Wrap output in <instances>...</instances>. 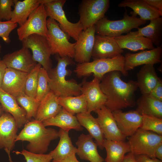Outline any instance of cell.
I'll return each mask as SVG.
<instances>
[{"instance_id":"cell-1","label":"cell","mask_w":162,"mask_h":162,"mask_svg":"<svg viewBox=\"0 0 162 162\" xmlns=\"http://www.w3.org/2000/svg\"><path fill=\"white\" fill-rule=\"evenodd\" d=\"M121 73L118 71H111L100 80V88L106 97L104 106L111 112L136 105L134 93L138 88L137 82L124 81Z\"/></svg>"},{"instance_id":"cell-2","label":"cell","mask_w":162,"mask_h":162,"mask_svg":"<svg viewBox=\"0 0 162 162\" xmlns=\"http://www.w3.org/2000/svg\"><path fill=\"white\" fill-rule=\"evenodd\" d=\"M56 55L57 66L47 71L50 90L58 97L80 95L82 83L78 84L73 80L66 79V76L71 73L70 70L67 69V66L74 64L75 62L70 58Z\"/></svg>"},{"instance_id":"cell-3","label":"cell","mask_w":162,"mask_h":162,"mask_svg":"<svg viewBox=\"0 0 162 162\" xmlns=\"http://www.w3.org/2000/svg\"><path fill=\"white\" fill-rule=\"evenodd\" d=\"M58 137L57 130L52 128H46L42 122L34 119L24 124L15 141H28L29 143L26 146L28 151L42 154L47 151L51 142Z\"/></svg>"},{"instance_id":"cell-4","label":"cell","mask_w":162,"mask_h":162,"mask_svg":"<svg viewBox=\"0 0 162 162\" xmlns=\"http://www.w3.org/2000/svg\"><path fill=\"white\" fill-rule=\"evenodd\" d=\"M114 71H120L124 76L128 75V71L124 68V57L122 55L112 58L95 59L78 63L74 71L78 77L93 74L100 80L105 74Z\"/></svg>"},{"instance_id":"cell-5","label":"cell","mask_w":162,"mask_h":162,"mask_svg":"<svg viewBox=\"0 0 162 162\" xmlns=\"http://www.w3.org/2000/svg\"><path fill=\"white\" fill-rule=\"evenodd\" d=\"M131 16L124 12L122 19L111 20L104 16L95 25V33L111 37L119 36L124 33H128L131 30L136 28L145 24L147 21L143 20L136 16L137 15L133 11L130 12Z\"/></svg>"},{"instance_id":"cell-6","label":"cell","mask_w":162,"mask_h":162,"mask_svg":"<svg viewBox=\"0 0 162 162\" xmlns=\"http://www.w3.org/2000/svg\"><path fill=\"white\" fill-rule=\"evenodd\" d=\"M47 33L45 37L51 49L52 55L57 54L61 57H74L75 43L69 40L70 37L61 30L59 24L49 17L47 20Z\"/></svg>"},{"instance_id":"cell-7","label":"cell","mask_w":162,"mask_h":162,"mask_svg":"<svg viewBox=\"0 0 162 162\" xmlns=\"http://www.w3.org/2000/svg\"><path fill=\"white\" fill-rule=\"evenodd\" d=\"M128 139L130 152L134 155H145L151 158H155L156 149L162 143V135L140 128Z\"/></svg>"},{"instance_id":"cell-8","label":"cell","mask_w":162,"mask_h":162,"mask_svg":"<svg viewBox=\"0 0 162 162\" xmlns=\"http://www.w3.org/2000/svg\"><path fill=\"white\" fill-rule=\"evenodd\" d=\"M66 1L52 0L44 5L47 17L56 20L62 30L76 41L83 28L79 20L73 23L67 19L63 8Z\"/></svg>"},{"instance_id":"cell-9","label":"cell","mask_w":162,"mask_h":162,"mask_svg":"<svg viewBox=\"0 0 162 162\" xmlns=\"http://www.w3.org/2000/svg\"><path fill=\"white\" fill-rule=\"evenodd\" d=\"M110 4L109 0H82L79 5L78 14L83 30L95 25L104 18Z\"/></svg>"},{"instance_id":"cell-10","label":"cell","mask_w":162,"mask_h":162,"mask_svg":"<svg viewBox=\"0 0 162 162\" xmlns=\"http://www.w3.org/2000/svg\"><path fill=\"white\" fill-rule=\"evenodd\" d=\"M22 46L30 49L34 60L47 71L52 68V55L50 46L45 37L38 34L31 35L22 41Z\"/></svg>"},{"instance_id":"cell-11","label":"cell","mask_w":162,"mask_h":162,"mask_svg":"<svg viewBox=\"0 0 162 162\" xmlns=\"http://www.w3.org/2000/svg\"><path fill=\"white\" fill-rule=\"evenodd\" d=\"M47 17L44 4H40L29 16L26 21L17 29L19 39H23L32 34L45 37L47 32Z\"/></svg>"},{"instance_id":"cell-12","label":"cell","mask_w":162,"mask_h":162,"mask_svg":"<svg viewBox=\"0 0 162 162\" xmlns=\"http://www.w3.org/2000/svg\"><path fill=\"white\" fill-rule=\"evenodd\" d=\"M100 80L94 76L91 81L86 79L82 83L81 94L84 95L87 103V112L91 113L95 112L105 105L106 97L102 91L100 86Z\"/></svg>"},{"instance_id":"cell-13","label":"cell","mask_w":162,"mask_h":162,"mask_svg":"<svg viewBox=\"0 0 162 162\" xmlns=\"http://www.w3.org/2000/svg\"><path fill=\"white\" fill-rule=\"evenodd\" d=\"M94 112L97 115L96 118L105 139L113 141H125L126 137L118 128L112 112L104 105Z\"/></svg>"},{"instance_id":"cell-14","label":"cell","mask_w":162,"mask_h":162,"mask_svg":"<svg viewBox=\"0 0 162 162\" xmlns=\"http://www.w3.org/2000/svg\"><path fill=\"white\" fill-rule=\"evenodd\" d=\"M2 60L7 68L27 73H29L37 64L29 49L23 46L18 50L5 55Z\"/></svg>"},{"instance_id":"cell-15","label":"cell","mask_w":162,"mask_h":162,"mask_svg":"<svg viewBox=\"0 0 162 162\" xmlns=\"http://www.w3.org/2000/svg\"><path fill=\"white\" fill-rule=\"evenodd\" d=\"M162 45L149 50L132 53L128 52L124 57V68L127 71L142 65L155 64L161 62Z\"/></svg>"},{"instance_id":"cell-16","label":"cell","mask_w":162,"mask_h":162,"mask_svg":"<svg viewBox=\"0 0 162 162\" xmlns=\"http://www.w3.org/2000/svg\"><path fill=\"white\" fill-rule=\"evenodd\" d=\"M28 73L7 68L0 88L16 98L25 94V85Z\"/></svg>"},{"instance_id":"cell-17","label":"cell","mask_w":162,"mask_h":162,"mask_svg":"<svg viewBox=\"0 0 162 162\" xmlns=\"http://www.w3.org/2000/svg\"><path fill=\"white\" fill-rule=\"evenodd\" d=\"M95 25L83 31L74 46V60L78 63L90 62L94 42Z\"/></svg>"},{"instance_id":"cell-18","label":"cell","mask_w":162,"mask_h":162,"mask_svg":"<svg viewBox=\"0 0 162 162\" xmlns=\"http://www.w3.org/2000/svg\"><path fill=\"white\" fill-rule=\"evenodd\" d=\"M123 49L112 37L97 34L92 53L94 59L112 58L122 55Z\"/></svg>"},{"instance_id":"cell-19","label":"cell","mask_w":162,"mask_h":162,"mask_svg":"<svg viewBox=\"0 0 162 162\" xmlns=\"http://www.w3.org/2000/svg\"><path fill=\"white\" fill-rule=\"evenodd\" d=\"M112 112L118 128L126 138L132 135L140 128L142 115L136 110L124 112L118 110Z\"/></svg>"},{"instance_id":"cell-20","label":"cell","mask_w":162,"mask_h":162,"mask_svg":"<svg viewBox=\"0 0 162 162\" xmlns=\"http://www.w3.org/2000/svg\"><path fill=\"white\" fill-rule=\"evenodd\" d=\"M18 127L13 117L3 113L0 116V148L11 151L14 148L17 136Z\"/></svg>"},{"instance_id":"cell-21","label":"cell","mask_w":162,"mask_h":162,"mask_svg":"<svg viewBox=\"0 0 162 162\" xmlns=\"http://www.w3.org/2000/svg\"><path fill=\"white\" fill-rule=\"evenodd\" d=\"M89 134H81L76 143L77 146L76 154L80 159L90 162H103L104 159L99 154L98 145Z\"/></svg>"},{"instance_id":"cell-22","label":"cell","mask_w":162,"mask_h":162,"mask_svg":"<svg viewBox=\"0 0 162 162\" xmlns=\"http://www.w3.org/2000/svg\"><path fill=\"white\" fill-rule=\"evenodd\" d=\"M52 0H14V9L11 18L12 22L21 26L26 21L30 14L40 4L50 2Z\"/></svg>"},{"instance_id":"cell-23","label":"cell","mask_w":162,"mask_h":162,"mask_svg":"<svg viewBox=\"0 0 162 162\" xmlns=\"http://www.w3.org/2000/svg\"><path fill=\"white\" fill-rule=\"evenodd\" d=\"M0 103L4 110L14 118L18 128H21L29 121L25 110L19 106L16 98L0 88Z\"/></svg>"},{"instance_id":"cell-24","label":"cell","mask_w":162,"mask_h":162,"mask_svg":"<svg viewBox=\"0 0 162 162\" xmlns=\"http://www.w3.org/2000/svg\"><path fill=\"white\" fill-rule=\"evenodd\" d=\"M112 38L122 49H126L135 52L147 49L152 50L155 48L147 38L136 36L135 31L130 32L126 35Z\"/></svg>"},{"instance_id":"cell-25","label":"cell","mask_w":162,"mask_h":162,"mask_svg":"<svg viewBox=\"0 0 162 162\" xmlns=\"http://www.w3.org/2000/svg\"><path fill=\"white\" fill-rule=\"evenodd\" d=\"M62 109L58 97L50 91L40 102L34 119L43 122L55 117Z\"/></svg>"},{"instance_id":"cell-26","label":"cell","mask_w":162,"mask_h":162,"mask_svg":"<svg viewBox=\"0 0 162 162\" xmlns=\"http://www.w3.org/2000/svg\"><path fill=\"white\" fill-rule=\"evenodd\" d=\"M118 6L130 8L143 20H150L162 16V11L150 5L144 0H124L118 4Z\"/></svg>"},{"instance_id":"cell-27","label":"cell","mask_w":162,"mask_h":162,"mask_svg":"<svg viewBox=\"0 0 162 162\" xmlns=\"http://www.w3.org/2000/svg\"><path fill=\"white\" fill-rule=\"evenodd\" d=\"M137 83L142 95H149L159 78L153 64L144 65L137 73Z\"/></svg>"},{"instance_id":"cell-28","label":"cell","mask_w":162,"mask_h":162,"mask_svg":"<svg viewBox=\"0 0 162 162\" xmlns=\"http://www.w3.org/2000/svg\"><path fill=\"white\" fill-rule=\"evenodd\" d=\"M60 140L56 147L49 154L52 162H61L67 157L76 154L77 148L73 145L69 132L60 128L58 131Z\"/></svg>"},{"instance_id":"cell-29","label":"cell","mask_w":162,"mask_h":162,"mask_svg":"<svg viewBox=\"0 0 162 162\" xmlns=\"http://www.w3.org/2000/svg\"><path fill=\"white\" fill-rule=\"evenodd\" d=\"M42 122L45 127L49 126H56L68 132L71 129L81 131L83 129L76 116L62 108L55 117Z\"/></svg>"},{"instance_id":"cell-30","label":"cell","mask_w":162,"mask_h":162,"mask_svg":"<svg viewBox=\"0 0 162 162\" xmlns=\"http://www.w3.org/2000/svg\"><path fill=\"white\" fill-rule=\"evenodd\" d=\"M76 117L81 126L85 127L95 139L98 146L100 149H103L105 138L96 118L88 112L78 114Z\"/></svg>"},{"instance_id":"cell-31","label":"cell","mask_w":162,"mask_h":162,"mask_svg":"<svg viewBox=\"0 0 162 162\" xmlns=\"http://www.w3.org/2000/svg\"><path fill=\"white\" fill-rule=\"evenodd\" d=\"M106 152L105 162H123L125 154L130 152L128 142L104 139L103 145Z\"/></svg>"},{"instance_id":"cell-32","label":"cell","mask_w":162,"mask_h":162,"mask_svg":"<svg viewBox=\"0 0 162 162\" xmlns=\"http://www.w3.org/2000/svg\"><path fill=\"white\" fill-rule=\"evenodd\" d=\"M136 110L140 115L153 116L162 118V101L149 95H142L136 102Z\"/></svg>"},{"instance_id":"cell-33","label":"cell","mask_w":162,"mask_h":162,"mask_svg":"<svg viewBox=\"0 0 162 162\" xmlns=\"http://www.w3.org/2000/svg\"><path fill=\"white\" fill-rule=\"evenodd\" d=\"M149 24L142 28L137 27L136 35L149 39L157 47L161 45L162 41V17H160L150 20Z\"/></svg>"},{"instance_id":"cell-34","label":"cell","mask_w":162,"mask_h":162,"mask_svg":"<svg viewBox=\"0 0 162 162\" xmlns=\"http://www.w3.org/2000/svg\"><path fill=\"white\" fill-rule=\"evenodd\" d=\"M58 100L62 108L73 115L87 111V103L82 94L76 96L58 97Z\"/></svg>"},{"instance_id":"cell-35","label":"cell","mask_w":162,"mask_h":162,"mask_svg":"<svg viewBox=\"0 0 162 162\" xmlns=\"http://www.w3.org/2000/svg\"><path fill=\"white\" fill-rule=\"evenodd\" d=\"M19 104L26 111L27 117L29 121L35 117L40 102L34 98L25 94L16 98Z\"/></svg>"},{"instance_id":"cell-36","label":"cell","mask_w":162,"mask_h":162,"mask_svg":"<svg viewBox=\"0 0 162 162\" xmlns=\"http://www.w3.org/2000/svg\"><path fill=\"white\" fill-rule=\"evenodd\" d=\"M41 65L37 63L34 68L28 74L25 85V94L29 96L35 98L38 74Z\"/></svg>"},{"instance_id":"cell-37","label":"cell","mask_w":162,"mask_h":162,"mask_svg":"<svg viewBox=\"0 0 162 162\" xmlns=\"http://www.w3.org/2000/svg\"><path fill=\"white\" fill-rule=\"evenodd\" d=\"M48 84V76L47 71L41 67L38 74L35 99L40 102L50 91Z\"/></svg>"},{"instance_id":"cell-38","label":"cell","mask_w":162,"mask_h":162,"mask_svg":"<svg viewBox=\"0 0 162 162\" xmlns=\"http://www.w3.org/2000/svg\"><path fill=\"white\" fill-rule=\"evenodd\" d=\"M140 128L162 135V118L153 116L143 115Z\"/></svg>"},{"instance_id":"cell-39","label":"cell","mask_w":162,"mask_h":162,"mask_svg":"<svg viewBox=\"0 0 162 162\" xmlns=\"http://www.w3.org/2000/svg\"><path fill=\"white\" fill-rule=\"evenodd\" d=\"M16 153L23 155L26 162H50L52 160V156L49 153L47 154H35L25 149L20 152L17 151Z\"/></svg>"},{"instance_id":"cell-40","label":"cell","mask_w":162,"mask_h":162,"mask_svg":"<svg viewBox=\"0 0 162 162\" xmlns=\"http://www.w3.org/2000/svg\"><path fill=\"white\" fill-rule=\"evenodd\" d=\"M18 24L10 20L2 21L0 20V37L6 43L10 42L9 35L11 32L17 26Z\"/></svg>"},{"instance_id":"cell-41","label":"cell","mask_w":162,"mask_h":162,"mask_svg":"<svg viewBox=\"0 0 162 162\" xmlns=\"http://www.w3.org/2000/svg\"><path fill=\"white\" fill-rule=\"evenodd\" d=\"M14 0H0V20H10L12 11V7L14 6Z\"/></svg>"},{"instance_id":"cell-42","label":"cell","mask_w":162,"mask_h":162,"mask_svg":"<svg viewBox=\"0 0 162 162\" xmlns=\"http://www.w3.org/2000/svg\"><path fill=\"white\" fill-rule=\"evenodd\" d=\"M153 98L162 101V81L159 78L157 84L149 94Z\"/></svg>"},{"instance_id":"cell-43","label":"cell","mask_w":162,"mask_h":162,"mask_svg":"<svg viewBox=\"0 0 162 162\" xmlns=\"http://www.w3.org/2000/svg\"><path fill=\"white\" fill-rule=\"evenodd\" d=\"M134 155L137 162H162V160L156 158H151L145 155Z\"/></svg>"},{"instance_id":"cell-44","label":"cell","mask_w":162,"mask_h":162,"mask_svg":"<svg viewBox=\"0 0 162 162\" xmlns=\"http://www.w3.org/2000/svg\"><path fill=\"white\" fill-rule=\"evenodd\" d=\"M151 6L162 11V0H144Z\"/></svg>"},{"instance_id":"cell-45","label":"cell","mask_w":162,"mask_h":162,"mask_svg":"<svg viewBox=\"0 0 162 162\" xmlns=\"http://www.w3.org/2000/svg\"><path fill=\"white\" fill-rule=\"evenodd\" d=\"M7 67L2 60L0 58V88Z\"/></svg>"},{"instance_id":"cell-46","label":"cell","mask_w":162,"mask_h":162,"mask_svg":"<svg viewBox=\"0 0 162 162\" xmlns=\"http://www.w3.org/2000/svg\"><path fill=\"white\" fill-rule=\"evenodd\" d=\"M123 162H137L136 160L134 155L131 152H129L125 155Z\"/></svg>"},{"instance_id":"cell-47","label":"cell","mask_w":162,"mask_h":162,"mask_svg":"<svg viewBox=\"0 0 162 162\" xmlns=\"http://www.w3.org/2000/svg\"><path fill=\"white\" fill-rule=\"evenodd\" d=\"M154 155L155 158L162 160V143L159 145L156 149Z\"/></svg>"},{"instance_id":"cell-48","label":"cell","mask_w":162,"mask_h":162,"mask_svg":"<svg viewBox=\"0 0 162 162\" xmlns=\"http://www.w3.org/2000/svg\"><path fill=\"white\" fill-rule=\"evenodd\" d=\"M76 154H74L67 157L61 162H80L77 159Z\"/></svg>"},{"instance_id":"cell-49","label":"cell","mask_w":162,"mask_h":162,"mask_svg":"<svg viewBox=\"0 0 162 162\" xmlns=\"http://www.w3.org/2000/svg\"><path fill=\"white\" fill-rule=\"evenodd\" d=\"M6 152L8 155L9 162H15L13 161L11 159V157L10 156V152L7 151Z\"/></svg>"},{"instance_id":"cell-50","label":"cell","mask_w":162,"mask_h":162,"mask_svg":"<svg viewBox=\"0 0 162 162\" xmlns=\"http://www.w3.org/2000/svg\"><path fill=\"white\" fill-rule=\"evenodd\" d=\"M4 110L2 106L0 103V116L3 113V112Z\"/></svg>"},{"instance_id":"cell-51","label":"cell","mask_w":162,"mask_h":162,"mask_svg":"<svg viewBox=\"0 0 162 162\" xmlns=\"http://www.w3.org/2000/svg\"><path fill=\"white\" fill-rule=\"evenodd\" d=\"M1 48H2V46L1 44H0V53L1 52Z\"/></svg>"},{"instance_id":"cell-52","label":"cell","mask_w":162,"mask_h":162,"mask_svg":"<svg viewBox=\"0 0 162 162\" xmlns=\"http://www.w3.org/2000/svg\"></svg>"}]
</instances>
